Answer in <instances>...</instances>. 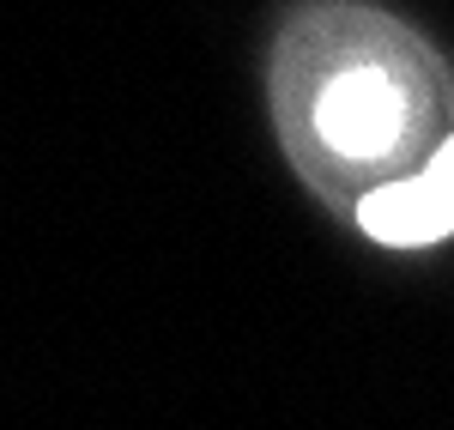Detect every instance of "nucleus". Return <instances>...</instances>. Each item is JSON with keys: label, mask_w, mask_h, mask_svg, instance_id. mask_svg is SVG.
Instances as JSON below:
<instances>
[{"label": "nucleus", "mask_w": 454, "mask_h": 430, "mask_svg": "<svg viewBox=\"0 0 454 430\" xmlns=\"http://www.w3.org/2000/svg\"><path fill=\"white\" fill-rule=\"evenodd\" d=\"M321 140L346 158H376L400 140L406 128V85L387 67H346L327 79L321 104H315Z\"/></svg>", "instance_id": "f257e3e1"}, {"label": "nucleus", "mask_w": 454, "mask_h": 430, "mask_svg": "<svg viewBox=\"0 0 454 430\" xmlns=\"http://www.w3.org/2000/svg\"><path fill=\"white\" fill-rule=\"evenodd\" d=\"M357 224H364L376 243H400V249H419V243L449 237L454 231V140L430 158L424 176L376 188V194L357 207Z\"/></svg>", "instance_id": "f03ea898"}]
</instances>
